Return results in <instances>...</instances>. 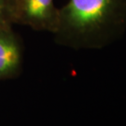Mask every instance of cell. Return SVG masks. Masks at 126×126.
Wrapping results in <instances>:
<instances>
[{"mask_svg": "<svg viewBox=\"0 0 126 126\" xmlns=\"http://www.w3.org/2000/svg\"><path fill=\"white\" fill-rule=\"evenodd\" d=\"M126 31V0H68L58 9L55 41L73 49H100Z\"/></svg>", "mask_w": 126, "mask_h": 126, "instance_id": "6da1fadb", "label": "cell"}, {"mask_svg": "<svg viewBox=\"0 0 126 126\" xmlns=\"http://www.w3.org/2000/svg\"><path fill=\"white\" fill-rule=\"evenodd\" d=\"M8 9L12 24L50 33L56 28L58 8L54 0H8Z\"/></svg>", "mask_w": 126, "mask_h": 126, "instance_id": "7a4b0ae2", "label": "cell"}, {"mask_svg": "<svg viewBox=\"0 0 126 126\" xmlns=\"http://www.w3.org/2000/svg\"><path fill=\"white\" fill-rule=\"evenodd\" d=\"M11 25L0 24V81L17 76L22 67V47Z\"/></svg>", "mask_w": 126, "mask_h": 126, "instance_id": "3957f363", "label": "cell"}, {"mask_svg": "<svg viewBox=\"0 0 126 126\" xmlns=\"http://www.w3.org/2000/svg\"><path fill=\"white\" fill-rule=\"evenodd\" d=\"M10 23L8 9V0H0V24Z\"/></svg>", "mask_w": 126, "mask_h": 126, "instance_id": "277c9868", "label": "cell"}]
</instances>
